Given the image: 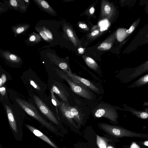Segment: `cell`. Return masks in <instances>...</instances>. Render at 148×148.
I'll return each instance as SVG.
<instances>
[{
  "label": "cell",
  "mask_w": 148,
  "mask_h": 148,
  "mask_svg": "<svg viewBox=\"0 0 148 148\" xmlns=\"http://www.w3.org/2000/svg\"><path fill=\"white\" fill-rule=\"evenodd\" d=\"M99 127L106 133L116 137H135L148 138V134L137 133L119 126L108 124L100 123L97 124Z\"/></svg>",
  "instance_id": "cell-3"
},
{
  "label": "cell",
  "mask_w": 148,
  "mask_h": 148,
  "mask_svg": "<svg viewBox=\"0 0 148 148\" xmlns=\"http://www.w3.org/2000/svg\"><path fill=\"white\" fill-rule=\"evenodd\" d=\"M16 100L19 105L28 114L37 120L43 127L57 136L63 137L64 136L55 125L45 119L39 114L32 104L19 98H16Z\"/></svg>",
  "instance_id": "cell-2"
},
{
  "label": "cell",
  "mask_w": 148,
  "mask_h": 148,
  "mask_svg": "<svg viewBox=\"0 0 148 148\" xmlns=\"http://www.w3.org/2000/svg\"><path fill=\"white\" fill-rule=\"evenodd\" d=\"M69 108L75 123L80 128L84 123L85 114L83 112L82 108L78 106H73L69 104Z\"/></svg>",
  "instance_id": "cell-12"
},
{
  "label": "cell",
  "mask_w": 148,
  "mask_h": 148,
  "mask_svg": "<svg viewBox=\"0 0 148 148\" xmlns=\"http://www.w3.org/2000/svg\"><path fill=\"white\" fill-rule=\"evenodd\" d=\"M138 85H142L148 83V74L147 75L138 79L137 81Z\"/></svg>",
  "instance_id": "cell-25"
},
{
  "label": "cell",
  "mask_w": 148,
  "mask_h": 148,
  "mask_svg": "<svg viewBox=\"0 0 148 148\" xmlns=\"http://www.w3.org/2000/svg\"><path fill=\"white\" fill-rule=\"evenodd\" d=\"M26 127L33 134L54 148H60L52 140L40 130L30 125L25 124Z\"/></svg>",
  "instance_id": "cell-13"
},
{
  "label": "cell",
  "mask_w": 148,
  "mask_h": 148,
  "mask_svg": "<svg viewBox=\"0 0 148 148\" xmlns=\"http://www.w3.org/2000/svg\"><path fill=\"white\" fill-rule=\"evenodd\" d=\"M0 92L2 95H4L6 92V89L5 88L3 87H0Z\"/></svg>",
  "instance_id": "cell-32"
},
{
  "label": "cell",
  "mask_w": 148,
  "mask_h": 148,
  "mask_svg": "<svg viewBox=\"0 0 148 148\" xmlns=\"http://www.w3.org/2000/svg\"><path fill=\"white\" fill-rule=\"evenodd\" d=\"M0 55L5 60L12 63H18L22 61L21 58L8 50H0Z\"/></svg>",
  "instance_id": "cell-17"
},
{
  "label": "cell",
  "mask_w": 148,
  "mask_h": 148,
  "mask_svg": "<svg viewBox=\"0 0 148 148\" xmlns=\"http://www.w3.org/2000/svg\"><path fill=\"white\" fill-rule=\"evenodd\" d=\"M97 144L99 148H107V145L109 141H111L104 137L96 135Z\"/></svg>",
  "instance_id": "cell-22"
},
{
  "label": "cell",
  "mask_w": 148,
  "mask_h": 148,
  "mask_svg": "<svg viewBox=\"0 0 148 148\" xmlns=\"http://www.w3.org/2000/svg\"><path fill=\"white\" fill-rule=\"evenodd\" d=\"M33 1L43 11L53 16L56 15L55 11L46 1L43 0H33Z\"/></svg>",
  "instance_id": "cell-15"
},
{
  "label": "cell",
  "mask_w": 148,
  "mask_h": 148,
  "mask_svg": "<svg viewBox=\"0 0 148 148\" xmlns=\"http://www.w3.org/2000/svg\"><path fill=\"white\" fill-rule=\"evenodd\" d=\"M67 148L65 147H62V148Z\"/></svg>",
  "instance_id": "cell-38"
},
{
  "label": "cell",
  "mask_w": 148,
  "mask_h": 148,
  "mask_svg": "<svg viewBox=\"0 0 148 148\" xmlns=\"http://www.w3.org/2000/svg\"><path fill=\"white\" fill-rule=\"evenodd\" d=\"M133 112L136 114L137 116L141 119H148V111L143 112H138L134 111Z\"/></svg>",
  "instance_id": "cell-24"
},
{
  "label": "cell",
  "mask_w": 148,
  "mask_h": 148,
  "mask_svg": "<svg viewBox=\"0 0 148 148\" xmlns=\"http://www.w3.org/2000/svg\"><path fill=\"white\" fill-rule=\"evenodd\" d=\"M48 22V21H40L37 23L34 29L45 41L52 44L54 39L53 30L51 29L53 28L51 27V25H49V21Z\"/></svg>",
  "instance_id": "cell-6"
},
{
  "label": "cell",
  "mask_w": 148,
  "mask_h": 148,
  "mask_svg": "<svg viewBox=\"0 0 148 148\" xmlns=\"http://www.w3.org/2000/svg\"><path fill=\"white\" fill-rule=\"evenodd\" d=\"M107 148H115L113 146L108 143L107 146Z\"/></svg>",
  "instance_id": "cell-34"
},
{
  "label": "cell",
  "mask_w": 148,
  "mask_h": 148,
  "mask_svg": "<svg viewBox=\"0 0 148 148\" xmlns=\"http://www.w3.org/2000/svg\"><path fill=\"white\" fill-rule=\"evenodd\" d=\"M99 33V31L98 29H97L93 31L92 32L89 34V36L90 37H96L97 36Z\"/></svg>",
  "instance_id": "cell-29"
},
{
  "label": "cell",
  "mask_w": 148,
  "mask_h": 148,
  "mask_svg": "<svg viewBox=\"0 0 148 148\" xmlns=\"http://www.w3.org/2000/svg\"><path fill=\"white\" fill-rule=\"evenodd\" d=\"M116 9L111 3L105 0L101 1V17L111 21L116 14Z\"/></svg>",
  "instance_id": "cell-9"
},
{
  "label": "cell",
  "mask_w": 148,
  "mask_h": 148,
  "mask_svg": "<svg viewBox=\"0 0 148 148\" xmlns=\"http://www.w3.org/2000/svg\"><path fill=\"white\" fill-rule=\"evenodd\" d=\"M95 12V8L93 7H91L89 10V12L91 14H93Z\"/></svg>",
  "instance_id": "cell-33"
},
{
  "label": "cell",
  "mask_w": 148,
  "mask_h": 148,
  "mask_svg": "<svg viewBox=\"0 0 148 148\" xmlns=\"http://www.w3.org/2000/svg\"><path fill=\"white\" fill-rule=\"evenodd\" d=\"M6 80V78L5 75L4 74H2L0 78V87H1L2 86L5 82Z\"/></svg>",
  "instance_id": "cell-27"
},
{
  "label": "cell",
  "mask_w": 148,
  "mask_h": 148,
  "mask_svg": "<svg viewBox=\"0 0 148 148\" xmlns=\"http://www.w3.org/2000/svg\"><path fill=\"white\" fill-rule=\"evenodd\" d=\"M143 145L148 147V140H146L143 142L142 143Z\"/></svg>",
  "instance_id": "cell-35"
},
{
  "label": "cell",
  "mask_w": 148,
  "mask_h": 148,
  "mask_svg": "<svg viewBox=\"0 0 148 148\" xmlns=\"http://www.w3.org/2000/svg\"><path fill=\"white\" fill-rule=\"evenodd\" d=\"M31 85L35 88L39 90V87L36 85V83L33 80H30V81Z\"/></svg>",
  "instance_id": "cell-31"
},
{
  "label": "cell",
  "mask_w": 148,
  "mask_h": 148,
  "mask_svg": "<svg viewBox=\"0 0 148 148\" xmlns=\"http://www.w3.org/2000/svg\"></svg>",
  "instance_id": "cell-39"
},
{
  "label": "cell",
  "mask_w": 148,
  "mask_h": 148,
  "mask_svg": "<svg viewBox=\"0 0 148 148\" xmlns=\"http://www.w3.org/2000/svg\"><path fill=\"white\" fill-rule=\"evenodd\" d=\"M69 103H66L63 101L60 102L58 106L59 110L66 123L72 128L76 130L77 132H79V128L75 123L73 116L71 114L69 108Z\"/></svg>",
  "instance_id": "cell-7"
},
{
  "label": "cell",
  "mask_w": 148,
  "mask_h": 148,
  "mask_svg": "<svg viewBox=\"0 0 148 148\" xmlns=\"http://www.w3.org/2000/svg\"><path fill=\"white\" fill-rule=\"evenodd\" d=\"M42 38L39 34L33 32L29 34L28 38L25 40V42L29 45H36L42 41Z\"/></svg>",
  "instance_id": "cell-21"
},
{
  "label": "cell",
  "mask_w": 148,
  "mask_h": 148,
  "mask_svg": "<svg viewBox=\"0 0 148 148\" xmlns=\"http://www.w3.org/2000/svg\"><path fill=\"white\" fill-rule=\"evenodd\" d=\"M24 1L26 3L29 5L30 3V1L29 0H24Z\"/></svg>",
  "instance_id": "cell-37"
},
{
  "label": "cell",
  "mask_w": 148,
  "mask_h": 148,
  "mask_svg": "<svg viewBox=\"0 0 148 148\" xmlns=\"http://www.w3.org/2000/svg\"><path fill=\"white\" fill-rule=\"evenodd\" d=\"M47 55L51 62L59 67L65 73L67 74L73 73L69 64L66 60L53 53H49Z\"/></svg>",
  "instance_id": "cell-10"
},
{
  "label": "cell",
  "mask_w": 148,
  "mask_h": 148,
  "mask_svg": "<svg viewBox=\"0 0 148 148\" xmlns=\"http://www.w3.org/2000/svg\"><path fill=\"white\" fill-rule=\"evenodd\" d=\"M82 57L88 67L99 75H101L102 72L99 66L94 59L85 55L83 56Z\"/></svg>",
  "instance_id": "cell-19"
},
{
  "label": "cell",
  "mask_w": 148,
  "mask_h": 148,
  "mask_svg": "<svg viewBox=\"0 0 148 148\" xmlns=\"http://www.w3.org/2000/svg\"><path fill=\"white\" fill-rule=\"evenodd\" d=\"M68 75L75 80L84 84L97 95H100L104 93L103 89L100 85L73 73Z\"/></svg>",
  "instance_id": "cell-8"
},
{
  "label": "cell",
  "mask_w": 148,
  "mask_h": 148,
  "mask_svg": "<svg viewBox=\"0 0 148 148\" xmlns=\"http://www.w3.org/2000/svg\"><path fill=\"white\" fill-rule=\"evenodd\" d=\"M139 70L142 71L146 70L148 69V60L142 64L138 69Z\"/></svg>",
  "instance_id": "cell-26"
},
{
  "label": "cell",
  "mask_w": 148,
  "mask_h": 148,
  "mask_svg": "<svg viewBox=\"0 0 148 148\" xmlns=\"http://www.w3.org/2000/svg\"><path fill=\"white\" fill-rule=\"evenodd\" d=\"M78 51L79 53H82L84 52V49L82 48H80L78 50Z\"/></svg>",
  "instance_id": "cell-36"
},
{
  "label": "cell",
  "mask_w": 148,
  "mask_h": 148,
  "mask_svg": "<svg viewBox=\"0 0 148 148\" xmlns=\"http://www.w3.org/2000/svg\"><path fill=\"white\" fill-rule=\"evenodd\" d=\"M30 27V25L28 24H19L12 26V31L16 36L26 32Z\"/></svg>",
  "instance_id": "cell-20"
},
{
  "label": "cell",
  "mask_w": 148,
  "mask_h": 148,
  "mask_svg": "<svg viewBox=\"0 0 148 148\" xmlns=\"http://www.w3.org/2000/svg\"><path fill=\"white\" fill-rule=\"evenodd\" d=\"M33 97L36 104L41 112L53 123L61 132L64 134L66 133L65 128L49 107L37 96L34 95Z\"/></svg>",
  "instance_id": "cell-5"
},
{
  "label": "cell",
  "mask_w": 148,
  "mask_h": 148,
  "mask_svg": "<svg viewBox=\"0 0 148 148\" xmlns=\"http://www.w3.org/2000/svg\"><path fill=\"white\" fill-rule=\"evenodd\" d=\"M58 75L68 83L71 90L84 99L87 103H94L97 99L95 93L82 83L74 79L63 71L56 70Z\"/></svg>",
  "instance_id": "cell-1"
},
{
  "label": "cell",
  "mask_w": 148,
  "mask_h": 148,
  "mask_svg": "<svg viewBox=\"0 0 148 148\" xmlns=\"http://www.w3.org/2000/svg\"><path fill=\"white\" fill-rule=\"evenodd\" d=\"M63 30L69 39L76 47L81 46V42L72 27L65 23L63 26Z\"/></svg>",
  "instance_id": "cell-14"
},
{
  "label": "cell",
  "mask_w": 148,
  "mask_h": 148,
  "mask_svg": "<svg viewBox=\"0 0 148 148\" xmlns=\"http://www.w3.org/2000/svg\"><path fill=\"white\" fill-rule=\"evenodd\" d=\"M3 7V3H2L1 2H0V14H1L2 13L5 12L6 11H7V10H8V7L4 8Z\"/></svg>",
  "instance_id": "cell-30"
},
{
  "label": "cell",
  "mask_w": 148,
  "mask_h": 148,
  "mask_svg": "<svg viewBox=\"0 0 148 148\" xmlns=\"http://www.w3.org/2000/svg\"><path fill=\"white\" fill-rule=\"evenodd\" d=\"M52 89L54 92L56 93L63 101L66 103H69V93L63 87L61 86H57L54 85L52 86Z\"/></svg>",
  "instance_id": "cell-18"
},
{
  "label": "cell",
  "mask_w": 148,
  "mask_h": 148,
  "mask_svg": "<svg viewBox=\"0 0 148 148\" xmlns=\"http://www.w3.org/2000/svg\"><path fill=\"white\" fill-rule=\"evenodd\" d=\"M3 1L11 9L19 11L21 12H26L28 5L24 0H10Z\"/></svg>",
  "instance_id": "cell-11"
},
{
  "label": "cell",
  "mask_w": 148,
  "mask_h": 148,
  "mask_svg": "<svg viewBox=\"0 0 148 148\" xmlns=\"http://www.w3.org/2000/svg\"><path fill=\"white\" fill-rule=\"evenodd\" d=\"M51 101L53 104L56 107V110L57 116L58 120H60V118L58 114V111L57 108L60 104V102L56 98V97L54 95V92L53 91L52 88L51 89Z\"/></svg>",
  "instance_id": "cell-23"
},
{
  "label": "cell",
  "mask_w": 148,
  "mask_h": 148,
  "mask_svg": "<svg viewBox=\"0 0 148 148\" xmlns=\"http://www.w3.org/2000/svg\"><path fill=\"white\" fill-rule=\"evenodd\" d=\"M116 33H114L103 41L97 48L100 51H106L110 49L116 38Z\"/></svg>",
  "instance_id": "cell-16"
},
{
  "label": "cell",
  "mask_w": 148,
  "mask_h": 148,
  "mask_svg": "<svg viewBox=\"0 0 148 148\" xmlns=\"http://www.w3.org/2000/svg\"><path fill=\"white\" fill-rule=\"evenodd\" d=\"M92 114L96 118L104 117L108 119L113 124H118V113L112 105L101 102L96 105L92 111Z\"/></svg>",
  "instance_id": "cell-4"
},
{
  "label": "cell",
  "mask_w": 148,
  "mask_h": 148,
  "mask_svg": "<svg viewBox=\"0 0 148 148\" xmlns=\"http://www.w3.org/2000/svg\"><path fill=\"white\" fill-rule=\"evenodd\" d=\"M79 27L84 30L88 31L89 29L87 25L85 23H79Z\"/></svg>",
  "instance_id": "cell-28"
}]
</instances>
